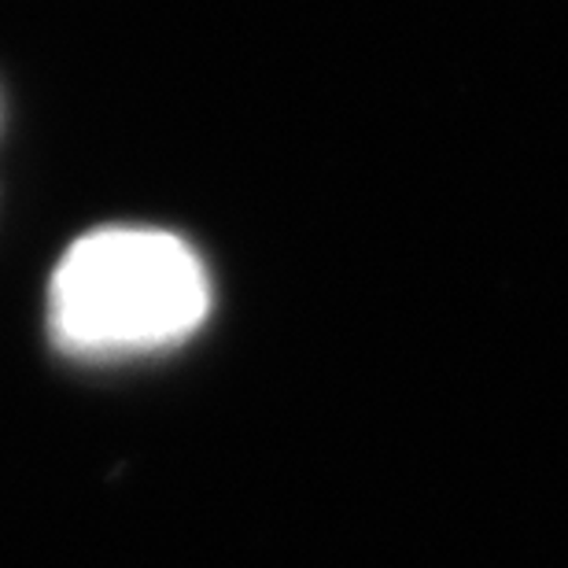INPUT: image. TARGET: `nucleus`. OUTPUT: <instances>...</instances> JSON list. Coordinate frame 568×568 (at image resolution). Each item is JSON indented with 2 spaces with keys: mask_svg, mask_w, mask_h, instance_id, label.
I'll return each mask as SVG.
<instances>
[{
  "mask_svg": "<svg viewBox=\"0 0 568 568\" xmlns=\"http://www.w3.org/2000/svg\"><path fill=\"white\" fill-rule=\"evenodd\" d=\"M211 306L207 270L163 230L111 225L71 244L49 288V322L67 351L133 355L185 339Z\"/></svg>",
  "mask_w": 568,
  "mask_h": 568,
  "instance_id": "1",
  "label": "nucleus"
}]
</instances>
